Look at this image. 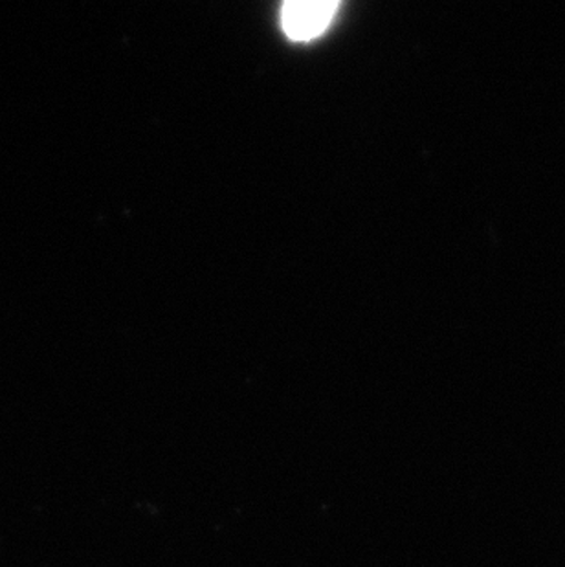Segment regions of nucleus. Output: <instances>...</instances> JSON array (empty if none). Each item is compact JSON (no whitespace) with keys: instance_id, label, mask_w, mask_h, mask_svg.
I'll list each match as a JSON object with an SVG mask.
<instances>
[{"instance_id":"obj_1","label":"nucleus","mask_w":565,"mask_h":567,"mask_svg":"<svg viewBox=\"0 0 565 567\" xmlns=\"http://www.w3.org/2000/svg\"><path fill=\"white\" fill-rule=\"evenodd\" d=\"M338 8L332 0H292L281 8L282 30L292 41H310L327 30Z\"/></svg>"}]
</instances>
